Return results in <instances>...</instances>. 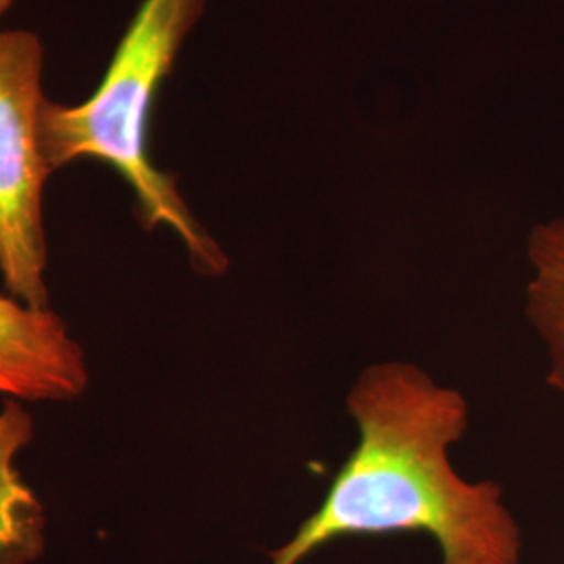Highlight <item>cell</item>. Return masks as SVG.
Here are the masks:
<instances>
[{"label": "cell", "mask_w": 564, "mask_h": 564, "mask_svg": "<svg viewBox=\"0 0 564 564\" xmlns=\"http://www.w3.org/2000/svg\"><path fill=\"white\" fill-rule=\"evenodd\" d=\"M358 444L328 485L323 505L272 564H302L345 538L426 533L442 564H519L521 527L491 481L468 484L449 464V445L468 429L460 391L408 362L375 364L349 389Z\"/></svg>", "instance_id": "obj_1"}, {"label": "cell", "mask_w": 564, "mask_h": 564, "mask_svg": "<svg viewBox=\"0 0 564 564\" xmlns=\"http://www.w3.org/2000/svg\"><path fill=\"white\" fill-rule=\"evenodd\" d=\"M203 11L205 0H142L97 90L78 105L44 99L39 137L51 172L78 160L116 167L134 193L142 228H172L191 265L205 276H220L228 270L223 247L197 223L176 178L149 155L158 90Z\"/></svg>", "instance_id": "obj_2"}, {"label": "cell", "mask_w": 564, "mask_h": 564, "mask_svg": "<svg viewBox=\"0 0 564 564\" xmlns=\"http://www.w3.org/2000/svg\"><path fill=\"white\" fill-rule=\"evenodd\" d=\"M42 65L44 46L34 32H0V272L34 310H48L42 193L53 174L39 137Z\"/></svg>", "instance_id": "obj_3"}, {"label": "cell", "mask_w": 564, "mask_h": 564, "mask_svg": "<svg viewBox=\"0 0 564 564\" xmlns=\"http://www.w3.org/2000/svg\"><path fill=\"white\" fill-rule=\"evenodd\" d=\"M86 384L84 351L63 318L0 297V393L25 402H69Z\"/></svg>", "instance_id": "obj_4"}, {"label": "cell", "mask_w": 564, "mask_h": 564, "mask_svg": "<svg viewBox=\"0 0 564 564\" xmlns=\"http://www.w3.org/2000/svg\"><path fill=\"white\" fill-rule=\"evenodd\" d=\"M527 256L524 314L545 345L547 384L564 393V218L535 226Z\"/></svg>", "instance_id": "obj_5"}, {"label": "cell", "mask_w": 564, "mask_h": 564, "mask_svg": "<svg viewBox=\"0 0 564 564\" xmlns=\"http://www.w3.org/2000/svg\"><path fill=\"white\" fill-rule=\"evenodd\" d=\"M30 440L28 416L15 410V414L0 416V464L7 463L9 456Z\"/></svg>", "instance_id": "obj_6"}, {"label": "cell", "mask_w": 564, "mask_h": 564, "mask_svg": "<svg viewBox=\"0 0 564 564\" xmlns=\"http://www.w3.org/2000/svg\"><path fill=\"white\" fill-rule=\"evenodd\" d=\"M13 2H15V0H0V21L9 13V9L13 7Z\"/></svg>", "instance_id": "obj_7"}]
</instances>
